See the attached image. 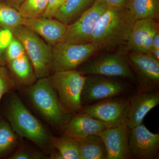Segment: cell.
<instances>
[{"label":"cell","mask_w":159,"mask_h":159,"mask_svg":"<svg viewBox=\"0 0 159 159\" xmlns=\"http://www.w3.org/2000/svg\"><path fill=\"white\" fill-rule=\"evenodd\" d=\"M97 0H66L54 16L68 26L93 6Z\"/></svg>","instance_id":"obj_19"},{"label":"cell","mask_w":159,"mask_h":159,"mask_svg":"<svg viewBox=\"0 0 159 159\" xmlns=\"http://www.w3.org/2000/svg\"><path fill=\"white\" fill-rule=\"evenodd\" d=\"M20 138L0 113V159L8 157L14 152L19 145Z\"/></svg>","instance_id":"obj_21"},{"label":"cell","mask_w":159,"mask_h":159,"mask_svg":"<svg viewBox=\"0 0 159 159\" xmlns=\"http://www.w3.org/2000/svg\"><path fill=\"white\" fill-rule=\"evenodd\" d=\"M24 90L35 109L54 128L62 130L74 115L60 101L49 77L37 79Z\"/></svg>","instance_id":"obj_3"},{"label":"cell","mask_w":159,"mask_h":159,"mask_svg":"<svg viewBox=\"0 0 159 159\" xmlns=\"http://www.w3.org/2000/svg\"><path fill=\"white\" fill-rule=\"evenodd\" d=\"M108 7L101 0H97L79 18L68 26L64 41L78 43H90L98 21Z\"/></svg>","instance_id":"obj_11"},{"label":"cell","mask_w":159,"mask_h":159,"mask_svg":"<svg viewBox=\"0 0 159 159\" xmlns=\"http://www.w3.org/2000/svg\"><path fill=\"white\" fill-rule=\"evenodd\" d=\"M50 77L60 101L73 114L82 108L81 95L86 76L76 70L57 71Z\"/></svg>","instance_id":"obj_6"},{"label":"cell","mask_w":159,"mask_h":159,"mask_svg":"<svg viewBox=\"0 0 159 159\" xmlns=\"http://www.w3.org/2000/svg\"><path fill=\"white\" fill-rule=\"evenodd\" d=\"M49 158L51 159H64L59 152L54 149L49 154Z\"/></svg>","instance_id":"obj_34"},{"label":"cell","mask_w":159,"mask_h":159,"mask_svg":"<svg viewBox=\"0 0 159 159\" xmlns=\"http://www.w3.org/2000/svg\"><path fill=\"white\" fill-rule=\"evenodd\" d=\"M128 146L131 159L159 158V134L152 133L143 123L129 129Z\"/></svg>","instance_id":"obj_12"},{"label":"cell","mask_w":159,"mask_h":159,"mask_svg":"<svg viewBox=\"0 0 159 159\" xmlns=\"http://www.w3.org/2000/svg\"><path fill=\"white\" fill-rule=\"evenodd\" d=\"M25 53L20 42L12 35L10 41L5 49L4 54L6 63L21 56Z\"/></svg>","instance_id":"obj_28"},{"label":"cell","mask_w":159,"mask_h":159,"mask_svg":"<svg viewBox=\"0 0 159 159\" xmlns=\"http://www.w3.org/2000/svg\"><path fill=\"white\" fill-rule=\"evenodd\" d=\"M53 148L59 152L64 159H80L79 145L76 139L66 136H52Z\"/></svg>","instance_id":"obj_24"},{"label":"cell","mask_w":159,"mask_h":159,"mask_svg":"<svg viewBox=\"0 0 159 159\" xmlns=\"http://www.w3.org/2000/svg\"><path fill=\"white\" fill-rule=\"evenodd\" d=\"M48 0H25L17 10L23 18L41 17L45 11Z\"/></svg>","instance_id":"obj_25"},{"label":"cell","mask_w":159,"mask_h":159,"mask_svg":"<svg viewBox=\"0 0 159 159\" xmlns=\"http://www.w3.org/2000/svg\"><path fill=\"white\" fill-rule=\"evenodd\" d=\"M11 34L22 44L37 79L49 77L51 70L52 46L23 25L17 27Z\"/></svg>","instance_id":"obj_4"},{"label":"cell","mask_w":159,"mask_h":159,"mask_svg":"<svg viewBox=\"0 0 159 159\" xmlns=\"http://www.w3.org/2000/svg\"><path fill=\"white\" fill-rule=\"evenodd\" d=\"M126 125L107 128L99 134L107 152V159H131Z\"/></svg>","instance_id":"obj_15"},{"label":"cell","mask_w":159,"mask_h":159,"mask_svg":"<svg viewBox=\"0 0 159 159\" xmlns=\"http://www.w3.org/2000/svg\"><path fill=\"white\" fill-rule=\"evenodd\" d=\"M46 157L42 151L37 150L29 145L22 144L20 142L17 148L10 156L9 159H43Z\"/></svg>","instance_id":"obj_27"},{"label":"cell","mask_w":159,"mask_h":159,"mask_svg":"<svg viewBox=\"0 0 159 159\" xmlns=\"http://www.w3.org/2000/svg\"><path fill=\"white\" fill-rule=\"evenodd\" d=\"M80 159H107V152L99 135H91L76 139Z\"/></svg>","instance_id":"obj_20"},{"label":"cell","mask_w":159,"mask_h":159,"mask_svg":"<svg viewBox=\"0 0 159 159\" xmlns=\"http://www.w3.org/2000/svg\"><path fill=\"white\" fill-rule=\"evenodd\" d=\"M2 29L0 28V34L1 31ZM5 48H3L1 43V39H0V66H6V61L5 59Z\"/></svg>","instance_id":"obj_31"},{"label":"cell","mask_w":159,"mask_h":159,"mask_svg":"<svg viewBox=\"0 0 159 159\" xmlns=\"http://www.w3.org/2000/svg\"><path fill=\"white\" fill-rule=\"evenodd\" d=\"M106 128L105 125L99 120L79 112L74 114L62 129V136L77 139L91 135H99Z\"/></svg>","instance_id":"obj_16"},{"label":"cell","mask_w":159,"mask_h":159,"mask_svg":"<svg viewBox=\"0 0 159 159\" xmlns=\"http://www.w3.org/2000/svg\"><path fill=\"white\" fill-rule=\"evenodd\" d=\"M66 1V0H48L47 9L41 17L48 18H54L57 10Z\"/></svg>","instance_id":"obj_29"},{"label":"cell","mask_w":159,"mask_h":159,"mask_svg":"<svg viewBox=\"0 0 159 159\" xmlns=\"http://www.w3.org/2000/svg\"><path fill=\"white\" fill-rule=\"evenodd\" d=\"M159 104V90L138 91L129 97L126 125L131 129L143 123L147 114Z\"/></svg>","instance_id":"obj_13"},{"label":"cell","mask_w":159,"mask_h":159,"mask_svg":"<svg viewBox=\"0 0 159 159\" xmlns=\"http://www.w3.org/2000/svg\"><path fill=\"white\" fill-rule=\"evenodd\" d=\"M2 1L8 5L17 9L19 6L25 0H2Z\"/></svg>","instance_id":"obj_32"},{"label":"cell","mask_w":159,"mask_h":159,"mask_svg":"<svg viewBox=\"0 0 159 159\" xmlns=\"http://www.w3.org/2000/svg\"><path fill=\"white\" fill-rule=\"evenodd\" d=\"M150 55L155 59L159 61V49H154L151 52Z\"/></svg>","instance_id":"obj_35"},{"label":"cell","mask_w":159,"mask_h":159,"mask_svg":"<svg viewBox=\"0 0 159 159\" xmlns=\"http://www.w3.org/2000/svg\"><path fill=\"white\" fill-rule=\"evenodd\" d=\"M125 80L101 75L86 76L81 95L82 106L132 93L133 86Z\"/></svg>","instance_id":"obj_5"},{"label":"cell","mask_w":159,"mask_h":159,"mask_svg":"<svg viewBox=\"0 0 159 159\" xmlns=\"http://www.w3.org/2000/svg\"><path fill=\"white\" fill-rule=\"evenodd\" d=\"M21 25L34 31L52 46L64 41L68 28L67 25L54 18H23Z\"/></svg>","instance_id":"obj_14"},{"label":"cell","mask_w":159,"mask_h":159,"mask_svg":"<svg viewBox=\"0 0 159 159\" xmlns=\"http://www.w3.org/2000/svg\"><path fill=\"white\" fill-rule=\"evenodd\" d=\"M99 51L91 43L63 41L52 46L51 70L55 72L76 70Z\"/></svg>","instance_id":"obj_8"},{"label":"cell","mask_w":159,"mask_h":159,"mask_svg":"<svg viewBox=\"0 0 159 159\" xmlns=\"http://www.w3.org/2000/svg\"><path fill=\"white\" fill-rule=\"evenodd\" d=\"M125 8L136 19L159 17V0H127Z\"/></svg>","instance_id":"obj_22"},{"label":"cell","mask_w":159,"mask_h":159,"mask_svg":"<svg viewBox=\"0 0 159 159\" xmlns=\"http://www.w3.org/2000/svg\"><path fill=\"white\" fill-rule=\"evenodd\" d=\"M23 17L17 9L0 0V28L12 33L21 25Z\"/></svg>","instance_id":"obj_23"},{"label":"cell","mask_w":159,"mask_h":159,"mask_svg":"<svg viewBox=\"0 0 159 159\" xmlns=\"http://www.w3.org/2000/svg\"><path fill=\"white\" fill-rule=\"evenodd\" d=\"M6 66L17 89L24 90L37 80L33 67L26 53L6 63Z\"/></svg>","instance_id":"obj_17"},{"label":"cell","mask_w":159,"mask_h":159,"mask_svg":"<svg viewBox=\"0 0 159 159\" xmlns=\"http://www.w3.org/2000/svg\"><path fill=\"white\" fill-rule=\"evenodd\" d=\"M128 58L136 76L137 91L159 90V61L150 54L134 51Z\"/></svg>","instance_id":"obj_10"},{"label":"cell","mask_w":159,"mask_h":159,"mask_svg":"<svg viewBox=\"0 0 159 159\" xmlns=\"http://www.w3.org/2000/svg\"><path fill=\"white\" fill-rule=\"evenodd\" d=\"M17 89L10 72L6 66H0V112L2 99L7 94Z\"/></svg>","instance_id":"obj_26"},{"label":"cell","mask_w":159,"mask_h":159,"mask_svg":"<svg viewBox=\"0 0 159 159\" xmlns=\"http://www.w3.org/2000/svg\"><path fill=\"white\" fill-rule=\"evenodd\" d=\"M77 70L85 76L101 75L119 77L137 84V79L128 57L119 53L100 55L81 65Z\"/></svg>","instance_id":"obj_7"},{"label":"cell","mask_w":159,"mask_h":159,"mask_svg":"<svg viewBox=\"0 0 159 159\" xmlns=\"http://www.w3.org/2000/svg\"><path fill=\"white\" fill-rule=\"evenodd\" d=\"M1 113L11 127L21 138H25L38 146L45 154L54 150L52 136L40 121L27 108L14 92L5 96Z\"/></svg>","instance_id":"obj_1"},{"label":"cell","mask_w":159,"mask_h":159,"mask_svg":"<svg viewBox=\"0 0 159 159\" xmlns=\"http://www.w3.org/2000/svg\"><path fill=\"white\" fill-rule=\"evenodd\" d=\"M136 20L125 7H108L98 21L90 43L100 51L126 44Z\"/></svg>","instance_id":"obj_2"},{"label":"cell","mask_w":159,"mask_h":159,"mask_svg":"<svg viewBox=\"0 0 159 159\" xmlns=\"http://www.w3.org/2000/svg\"><path fill=\"white\" fill-rule=\"evenodd\" d=\"M119 97L104 99L90 105L84 106L80 112L99 120L107 128L126 125L129 98Z\"/></svg>","instance_id":"obj_9"},{"label":"cell","mask_w":159,"mask_h":159,"mask_svg":"<svg viewBox=\"0 0 159 159\" xmlns=\"http://www.w3.org/2000/svg\"><path fill=\"white\" fill-rule=\"evenodd\" d=\"M159 49V31H157L154 36L152 41V51L154 49Z\"/></svg>","instance_id":"obj_33"},{"label":"cell","mask_w":159,"mask_h":159,"mask_svg":"<svg viewBox=\"0 0 159 159\" xmlns=\"http://www.w3.org/2000/svg\"><path fill=\"white\" fill-rule=\"evenodd\" d=\"M159 30L156 20L152 18L137 19L131 31L126 45L131 51L139 52L144 42L155 30Z\"/></svg>","instance_id":"obj_18"},{"label":"cell","mask_w":159,"mask_h":159,"mask_svg":"<svg viewBox=\"0 0 159 159\" xmlns=\"http://www.w3.org/2000/svg\"><path fill=\"white\" fill-rule=\"evenodd\" d=\"M108 7L124 8L126 6L127 0H101Z\"/></svg>","instance_id":"obj_30"}]
</instances>
